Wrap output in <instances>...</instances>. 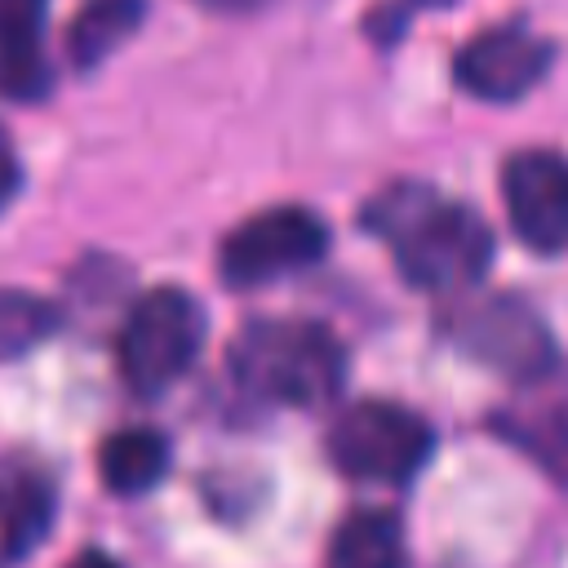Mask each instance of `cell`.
<instances>
[{
	"mask_svg": "<svg viewBox=\"0 0 568 568\" xmlns=\"http://www.w3.org/2000/svg\"><path fill=\"white\" fill-rule=\"evenodd\" d=\"M200 346H204V306L186 288L160 284L142 293L124 315V328L115 337L120 377L129 382L133 395H160L191 373Z\"/></svg>",
	"mask_w": 568,
	"mask_h": 568,
	"instance_id": "3",
	"label": "cell"
},
{
	"mask_svg": "<svg viewBox=\"0 0 568 568\" xmlns=\"http://www.w3.org/2000/svg\"><path fill=\"white\" fill-rule=\"evenodd\" d=\"M550 67H555V40L524 22L488 27L470 36L453 58L457 84L479 102H515L532 84H541Z\"/></svg>",
	"mask_w": 568,
	"mask_h": 568,
	"instance_id": "7",
	"label": "cell"
},
{
	"mask_svg": "<svg viewBox=\"0 0 568 568\" xmlns=\"http://www.w3.org/2000/svg\"><path fill=\"white\" fill-rule=\"evenodd\" d=\"M359 226L390 244L399 275L422 293H462L493 266L488 222L426 182H386L359 209Z\"/></svg>",
	"mask_w": 568,
	"mask_h": 568,
	"instance_id": "1",
	"label": "cell"
},
{
	"mask_svg": "<svg viewBox=\"0 0 568 568\" xmlns=\"http://www.w3.org/2000/svg\"><path fill=\"white\" fill-rule=\"evenodd\" d=\"M164 470H169V439L151 426L115 430L98 448V479L120 497L155 488L164 479Z\"/></svg>",
	"mask_w": 568,
	"mask_h": 568,
	"instance_id": "11",
	"label": "cell"
},
{
	"mask_svg": "<svg viewBox=\"0 0 568 568\" xmlns=\"http://www.w3.org/2000/svg\"><path fill=\"white\" fill-rule=\"evenodd\" d=\"M444 4H453V0H399L395 4V18H404L408 9H444Z\"/></svg>",
	"mask_w": 568,
	"mask_h": 568,
	"instance_id": "18",
	"label": "cell"
},
{
	"mask_svg": "<svg viewBox=\"0 0 568 568\" xmlns=\"http://www.w3.org/2000/svg\"><path fill=\"white\" fill-rule=\"evenodd\" d=\"M67 568H120V564H115L111 555H102V550H80Z\"/></svg>",
	"mask_w": 568,
	"mask_h": 568,
	"instance_id": "17",
	"label": "cell"
},
{
	"mask_svg": "<svg viewBox=\"0 0 568 568\" xmlns=\"http://www.w3.org/2000/svg\"><path fill=\"white\" fill-rule=\"evenodd\" d=\"M44 4L49 0H0V93L13 102H36L53 84L40 49Z\"/></svg>",
	"mask_w": 568,
	"mask_h": 568,
	"instance_id": "9",
	"label": "cell"
},
{
	"mask_svg": "<svg viewBox=\"0 0 568 568\" xmlns=\"http://www.w3.org/2000/svg\"><path fill=\"white\" fill-rule=\"evenodd\" d=\"M328 253V222L306 204H275L226 231L217 275L226 288H262L280 275L306 271Z\"/></svg>",
	"mask_w": 568,
	"mask_h": 568,
	"instance_id": "5",
	"label": "cell"
},
{
	"mask_svg": "<svg viewBox=\"0 0 568 568\" xmlns=\"http://www.w3.org/2000/svg\"><path fill=\"white\" fill-rule=\"evenodd\" d=\"M448 333L457 337V346L470 359L497 368L510 382H541L559 368V346H555L550 328L515 293H493V297H479V302L453 311Z\"/></svg>",
	"mask_w": 568,
	"mask_h": 568,
	"instance_id": "6",
	"label": "cell"
},
{
	"mask_svg": "<svg viewBox=\"0 0 568 568\" xmlns=\"http://www.w3.org/2000/svg\"><path fill=\"white\" fill-rule=\"evenodd\" d=\"M146 18V0H84L67 27V53L80 71L115 53Z\"/></svg>",
	"mask_w": 568,
	"mask_h": 568,
	"instance_id": "13",
	"label": "cell"
},
{
	"mask_svg": "<svg viewBox=\"0 0 568 568\" xmlns=\"http://www.w3.org/2000/svg\"><path fill=\"white\" fill-rule=\"evenodd\" d=\"M200 9H213V13H253L262 9L266 0H195Z\"/></svg>",
	"mask_w": 568,
	"mask_h": 568,
	"instance_id": "16",
	"label": "cell"
},
{
	"mask_svg": "<svg viewBox=\"0 0 568 568\" xmlns=\"http://www.w3.org/2000/svg\"><path fill=\"white\" fill-rule=\"evenodd\" d=\"M18 182H22V164H18V151H13L9 133L0 129V209L18 195Z\"/></svg>",
	"mask_w": 568,
	"mask_h": 568,
	"instance_id": "15",
	"label": "cell"
},
{
	"mask_svg": "<svg viewBox=\"0 0 568 568\" xmlns=\"http://www.w3.org/2000/svg\"><path fill=\"white\" fill-rule=\"evenodd\" d=\"M328 462L359 484H404L413 479L430 448L435 430L422 413L390 404V399H359L342 408L328 426Z\"/></svg>",
	"mask_w": 568,
	"mask_h": 568,
	"instance_id": "4",
	"label": "cell"
},
{
	"mask_svg": "<svg viewBox=\"0 0 568 568\" xmlns=\"http://www.w3.org/2000/svg\"><path fill=\"white\" fill-rule=\"evenodd\" d=\"M404 528L390 510H355L337 524L324 568H404Z\"/></svg>",
	"mask_w": 568,
	"mask_h": 568,
	"instance_id": "12",
	"label": "cell"
},
{
	"mask_svg": "<svg viewBox=\"0 0 568 568\" xmlns=\"http://www.w3.org/2000/svg\"><path fill=\"white\" fill-rule=\"evenodd\" d=\"M226 368L235 386L253 399L284 404V408H315L342 390L346 346L320 320L257 315L231 337Z\"/></svg>",
	"mask_w": 568,
	"mask_h": 568,
	"instance_id": "2",
	"label": "cell"
},
{
	"mask_svg": "<svg viewBox=\"0 0 568 568\" xmlns=\"http://www.w3.org/2000/svg\"><path fill=\"white\" fill-rule=\"evenodd\" d=\"M506 213L515 235L541 253L555 257L568 244V169L555 151H515L501 169Z\"/></svg>",
	"mask_w": 568,
	"mask_h": 568,
	"instance_id": "8",
	"label": "cell"
},
{
	"mask_svg": "<svg viewBox=\"0 0 568 568\" xmlns=\"http://www.w3.org/2000/svg\"><path fill=\"white\" fill-rule=\"evenodd\" d=\"M53 524V484L40 470L0 475V568H18Z\"/></svg>",
	"mask_w": 568,
	"mask_h": 568,
	"instance_id": "10",
	"label": "cell"
},
{
	"mask_svg": "<svg viewBox=\"0 0 568 568\" xmlns=\"http://www.w3.org/2000/svg\"><path fill=\"white\" fill-rule=\"evenodd\" d=\"M62 328V311L27 288H0V359H18Z\"/></svg>",
	"mask_w": 568,
	"mask_h": 568,
	"instance_id": "14",
	"label": "cell"
}]
</instances>
